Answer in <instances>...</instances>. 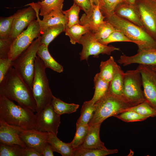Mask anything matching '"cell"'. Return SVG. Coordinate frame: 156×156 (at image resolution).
<instances>
[{
    "label": "cell",
    "instance_id": "cell-42",
    "mask_svg": "<svg viewBox=\"0 0 156 156\" xmlns=\"http://www.w3.org/2000/svg\"><path fill=\"white\" fill-rule=\"evenodd\" d=\"M13 67V61L9 58H0V83Z\"/></svg>",
    "mask_w": 156,
    "mask_h": 156
},
{
    "label": "cell",
    "instance_id": "cell-38",
    "mask_svg": "<svg viewBox=\"0 0 156 156\" xmlns=\"http://www.w3.org/2000/svg\"><path fill=\"white\" fill-rule=\"evenodd\" d=\"M99 41L102 44L105 45H107L110 43L116 42H130L135 43L137 45H138L137 42L131 40L117 29L112 33L107 38Z\"/></svg>",
    "mask_w": 156,
    "mask_h": 156
},
{
    "label": "cell",
    "instance_id": "cell-32",
    "mask_svg": "<svg viewBox=\"0 0 156 156\" xmlns=\"http://www.w3.org/2000/svg\"><path fill=\"white\" fill-rule=\"evenodd\" d=\"M88 124L76 123V132L74 137L70 143L75 149L79 147L83 142L89 129Z\"/></svg>",
    "mask_w": 156,
    "mask_h": 156
},
{
    "label": "cell",
    "instance_id": "cell-28",
    "mask_svg": "<svg viewBox=\"0 0 156 156\" xmlns=\"http://www.w3.org/2000/svg\"><path fill=\"white\" fill-rule=\"evenodd\" d=\"M117 149L86 148L75 149L73 156H105L118 153Z\"/></svg>",
    "mask_w": 156,
    "mask_h": 156
},
{
    "label": "cell",
    "instance_id": "cell-48",
    "mask_svg": "<svg viewBox=\"0 0 156 156\" xmlns=\"http://www.w3.org/2000/svg\"><path fill=\"white\" fill-rule=\"evenodd\" d=\"M150 1L151 2V5L153 9L156 13V3L154 2L151 1Z\"/></svg>",
    "mask_w": 156,
    "mask_h": 156
},
{
    "label": "cell",
    "instance_id": "cell-8",
    "mask_svg": "<svg viewBox=\"0 0 156 156\" xmlns=\"http://www.w3.org/2000/svg\"><path fill=\"white\" fill-rule=\"evenodd\" d=\"M41 34L39 23L34 20L19 34L13 42L8 55V58L12 61L24 51L32 43L35 38Z\"/></svg>",
    "mask_w": 156,
    "mask_h": 156
},
{
    "label": "cell",
    "instance_id": "cell-30",
    "mask_svg": "<svg viewBox=\"0 0 156 156\" xmlns=\"http://www.w3.org/2000/svg\"><path fill=\"white\" fill-rule=\"evenodd\" d=\"M64 0H44L36 3L40 8L39 15L43 16L53 10L62 11Z\"/></svg>",
    "mask_w": 156,
    "mask_h": 156
},
{
    "label": "cell",
    "instance_id": "cell-31",
    "mask_svg": "<svg viewBox=\"0 0 156 156\" xmlns=\"http://www.w3.org/2000/svg\"><path fill=\"white\" fill-rule=\"evenodd\" d=\"M95 110L94 103L91 100L84 102L81 108L80 116L76 123L88 124Z\"/></svg>",
    "mask_w": 156,
    "mask_h": 156
},
{
    "label": "cell",
    "instance_id": "cell-29",
    "mask_svg": "<svg viewBox=\"0 0 156 156\" xmlns=\"http://www.w3.org/2000/svg\"><path fill=\"white\" fill-rule=\"evenodd\" d=\"M89 31V29L86 26L76 24L67 29L64 32L65 35L69 37L70 43L75 44L79 43L82 36Z\"/></svg>",
    "mask_w": 156,
    "mask_h": 156
},
{
    "label": "cell",
    "instance_id": "cell-2",
    "mask_svg": "<svg viewBox=\"0 0 156 156\" xmlns=\"http://www.w3.org/2000/svg\"><path fill=\"white\" fill-rule=\"evenodd\" d=\"M30 109L0 95V120L24 130L36 129V116Z\"/></svg>",
    "mask_w": 156,
    "mask_h": 156
},
{
    "label": "cell",
    "instance_id": "cell-27",
    "mask_svg": "<svg viewBox=\"0 0 156 156\" xmlns=\"http://www.w3.org/2000/svg\"><path fill=\"white\" fill-rule=\"evenodd\" d=\"M51 105L55 111L60 116L63 114L74 113L79 107L78 104L66 103L54 96Z\"/></svg>",
    "mask_w": 156,
    "mask_h": 156
},
{
    "label": "cell",
    "instance_id": "cell-17",
    "mask_svg": "<svg viewBox=\"0 0 156 156\" xmlns=\"http://www.w3.org/2000/svg\"><path fill=\"white\" fill-rule=\"evenodd\" d=\"M20 128L10 125L0 120V143L8 144H17L23 148L26 147L20 139L18 135Z\"/></svg>",
    "mask_w": 156,
    "mask_h": 156
},
{
    "label": "cell",
    "instance_id": "cell-49",
    "mask_svg": "<svg viewBox=\"0 0 156 156\" xmlns=\"http://www.w3.org/2000/svg\"><path fill=\"white\" fill-rule=\"evenodd\" d=\"M152 68L156 72V65L151 66Z\"/></svg>",
    "mask_w": 156,
    "mask_h": 156
},
{
    "label": "cell",
    "instance_id": "cell-34",
    "mask_svg": "<svg viewBox=\"0 0 156 156\" xmlns=\"http://www.w3.org/2000/svg\"><path fill=\"white\" fill-rule=\"evenodd\" d=\"M80 10L79 7L74 3L70 9L62 11L63 14L68 19V23L65 30L74 25L80 24L79 16Z\"/></svg>",
    "mask_w": 156,
    "mask_h": 156
},
{
    "label": "cell",
    "instance_id": "cell-22",
    "mask_svg": "<svg viewBox=\"0 0 156 156\" xmlns=\"http://www.w3.org/2000/svg\"><path fill=\"white\" fill-rule=\"evenodd\" d=\"M37 55L42 60L46 68H50L58 73L63 71L62 66L51 56L49 51L48 47L41 44L37 51Z\"/></svg>",
    "mask_w": 156,
    "mask_h": 156
},
{
    "label": "cell",
    "instance_id": "cell-52",
    "mask_svg": "<svg viewBox=\"0 0 156 156\" xmlns=\"http://www.w3.org/2000/svg\"></svg>",
    "mask_w": 156,
    "mask_h": 156
},
{
    "label": "cell",
    "instance_id": "cell-37",
    "mask_svg": "<svg viewBox=\"0 0 156 156\" xmlns=\"http://www.w3.org/2000/svg\"><path fill=\"white\" fill-rule=\"evenodd\" d=\"M114 117L127 122L143 121L148 118L135 111L130 110L124 111Z\"/></svg>",
    "mask_w": 156,
    "mask_h": 156
},
{
    "label": "cell",
    "instance_id": "cell-1",
    "mask_svg": "<svg viewBox=\"0 0 156 156\" xmlns=\"http://www.w3.org/2000/svg\"><path fill=\"white\" fill-rule=\"evenodd\" d=\"M0 95L36 112V104L32 89L13 67L0 83Z\"/></svg>",
    "mask_w": 156,
    "mask_h": 156
},
{
    "label": "cell",
    "instance_id": "cell-44",
    "mask_svg": "<svg viewBox=\"0 0 156 156\" xmlns=\"http://www.w3.org/2000/svg\"><path fill=\"white\" fill-rule=\"evenodd\" d=\"M22 156H42L35 149L30 147L23 148Z\"/></svg>",
    "mask_w": 156,
    "mask_h": 156
},
{
    "label": "cell",
    "instance_id": "cell-33",
    "mask_svg": "<svg viewBox=\"0 0 156 156\" xmlns=\"http://www.w3.org/2000/svg\"><path fill=\"white\" fill-rule=\"evenodd\" d=\"M128 110L135 111L148 118L150 117H156V110L146 101L136 105L129 108L126 111Z\"/></svg>",
    "mask_w": 156,
    "mask_h": 156
},
{
    "label": "cell",
    "instance_id": "cell-50",
    "mask_svg": "<svg viewBox=\"0 0 156 156\" xmlns=\"http://www.w3.org/2000/svg\"><path fill=\"white\" fill-rule=\"evenodd\" d=\"M151 1L156 3V0H148Z\"/></svg>",
    "mask_w": 156,
    "mask_h": 156
},
{
    "label": "cell",
    "instance_id": "cell-12",
    "mask_svg": "<svg viewBox=\"0 0 156 156\" xmlns=\"http://www.w3.org/2000/svg\"><path fill=\"white\" fill-rule=\"evenodd\" d=\"M138 9L144 29L156 40V13L148 0H137Z\"/></svg>",
    "mask_w": 156,
    "mask_h": 156
},
{
    "label": "cell",
    "instance_id": "cell-41",
    "mask_svg": "<svg viewBox=\"0 0 156 156\" xmlns=\"http://www.w3.org/2000/svg\"><path fill=\"white\" fill-rule=\"evenodd\" d=\"M14 39L10 36L0 38V58L8 57V53Z\"/></svg>",
    "mask_w": 156,
    "mask_h": 156
},
{
    "label": "cell",
    "instance_id": "cell-26",
    "mask_svg": "<svg viewBox=\"0 0 156 156\" xmlns=\"http://www.w3.org/2000/svg\"><path fill=\"white\" fill-rule=\"evenodd\" d=\"M65 27L62 24L49 27L42 34L41 44L48 47L49 44L62 32L64 31Z\"/></svg>",
    "mask_w": 156,
    "mask_h": 156
},
{
    "label": "cell",
    "instance_id": "cell-23",
    "mask_svg": "<svg viewBox=\"0 0 156 156\" xmlns=\"http://www.w3.org/2000/svg\"><path fill=\"white\" fill-rule=\"evenodd\" d=\"M124 74L125 73L117 64L113 77L110 82L109 93L122 98Z\"/></svg>",
    "mask_w": 156,
    "mask_h": 156
},
{
    "label": "cell",
    "instance_id": "cell-16",
    "mask_svg": "<svg viewBox=\"0 0 156 156\" xmlns=\"http://www.w3.org/2000/svg\"><path fill=\"white\" fill-rule=\"evenodd\" d=\"M32 7L37 13V19L39 22L41 34L46 28L51 26L62 24L66 29L68 23V19L63 13V11H52L49 14L43 16L42 20H40L39 16L40 8L36 5H33Z\"/></svg>",
    "mask_w": 156,
    "mask_h": 156
},
{
    "label": "cell",
    "instance_id": "cell-18",
    "mask_svg": "<svg viewBox=\"0 0 156 156\" xmlns=\"http://www.w3.org/2000/svg\"><path fill=\"white\" fill-rule=\"evenodd\" d=\"M114 13L118 16L143 28L135 4L132 5L123 2L117 6Z\"/></svg>",
    "mask_w": 156,
    "mask_h": 156
},
{
    "label": "cell",
    "instance_id": "cell-39",
    "mask_svg": "<svg viewBox=\"0 0 156 156\" xmlns=\"http://www.w3.org/2000/svg\"><path fill=\"white\" fill-rule=\"evenodd\" d=\"M100 10L104 16L114 13L115 9L125 0H98Z\"/></svg>",
    "mask_w": 156,
    "mask_h": 156
},
{
    "label": "cell",
    "instance_id": "cell-40",
    "mask_svg": "<svg viewBox=\"0 0 156 156\" xmlns=\"http://www.w3.org/2000/svg\"><path fill=\"white\" fill-rule=\"evenodd\" d=\"M13 18V14L8 17H0V38L10 36Z\"/></svg>",
    "mask_w": 156,
    "mask_h": 156
},
{
    "label": "cell",
    "instance_id": "cell-3",
    "mask_svg": "<svg viewBox=\"0 0 156 156\" xmlns=\"http://www.w3.org/2000/svg\"><path fill=\"white\" fill-rule=\"evenodd\" d=\"M104 20L129 38L137 42L138 52L156 49V40L143 28L118 16L114 13L105 16Z\"/></svg>",
    "mask_w": 156,
    "mask_h": 156
},
{
    "label": "cell",
    "instance_id": "cell-19",
    "mask_svg": "<svg viewBox=\"0 0 156 156\" xmlns=\"http://www.w3.org/2000/svg\"><path fill=\"white\" fill-rule=\"evenodd\" d=\"M105 16L101 12L99 5H94L92 6V11L90 14L87 15L84 13L82 15L80 24L86 26L90 31L92 32L105 22Z\"/></svg>",
    "mask_w": 156,
    "mask_h": 156
},
{
    "label": "cell",
    "instance_id": "cell-43",
    "mask_svg": "<svg viewBox=\"0 0 156 156\" xmlns=\"http://www.w3.org/2000/svg\"><path fill=\"white\" fill-rule=\"evenodd\" d=\"M74 3L78 5L81 10H83L87 15L90 14L92 10V6L90 0H73Z\"/></svg>",
    "mask_w": 156,
    "mask_h": 156
},
{
    "label": "cell",
    "instance_id": "cell-21",
    "mask_svg": "<svg viewBox=\"0 0 156 156\" xmlns=\"http://www.w3.org/2000/svg\"><path fill=\"white\" fill-rule=\"evenodd\" d=\"M47 142L52 146L54 152L60 153L62 156H73L75 149L70 143H65L59 139L56 135L48 133Z\"/></svg>",
    "mask_w": 156,
    "mask_h": 156
},
{
    "label": "cell",
    "instance_id": "cell-13",
    "mask_svg": "<svg viewBox=\"0 0 156 156\" xmlns=\"http://www.w3.org/2000/svg\"><path fill=\"white\" fill-rule=\"evenodd\" d=\"M18 135L27 147L32 148L41 154L48 143L49 133L36 129L24 130L19 129Z\"/></svg>",
    "mask_w": 156,
    "mask_h": 156
},
{
    "label": "cell",
    "instance_id": "cell-24",
    "mask_svg": "<svg viewBox=\"0 0 156 156\" xmlns=\"http://www.w3.org/2000/svg\"><path fill=\"white\" fill-rule=\"evenodd\" d=\"M94 82L95 92L91 100L94 103L109 92L110 83L103 80L99 73L95 76Z\"/></svg>",
    "mask_w": 156,
    "mask_h": 156
},
{
    "label": "cell",
    "instance_id": "cell-14",
    "mask_svg": "<svg viewBox=\"0 0 156 156\" xmlns=\"http://www.w3.org/2000/svg\"><path fill=\"white\" fill-rule=\"evenodd\" d=\"M10 36L15 39L37 18V13L31 6L18 10L14 14Z\"/></svg>",
    "mask_w": 156,
    "mask_h": 156
},
{
    "label": "cell",
    "instance_id": "cell-46",
    "mask_svg": "<svg viewBox=\"0 0 156 156\" xmlns=\"http://www.w3.org/2000/svg\"><path fill=\"white\" fill-rule=\"evenodd\" d=\"M137 0H125L124 2L125 3L128 4L135 5Z\"/></svg>",
    "mask_w": 156,
    "mask_h": 156
},
{
    "label": "cell",
    "instance_id": "cell-9",
    "mask_svg": "<svg viewBox=\"0 0 156 156\" xmlns=\"http://www.w3.org/2000/svg\"><path fill=\"white\" fill-rule=\"evenodd\" d=\"M79 44L82 46V50L80 53L81 60L87 61L90 55L98 57L100 54L109 55L114 51L120 50L119 48L112 45L102 44L95 38L93 34L91 31L82 36Z\"/></svg>",
    "mask_w": 156,
    "mask_h": 156
},
{
    "label": "cell",
    "instance_id": "cell-15",
    "mask_svg": "<svg viewBox=\"0 0 156 156\" xmlns=\"http://www.w3.org/2000/svg\"><path fill=\"white\" fill-rule=\"evenodd\" d=\"M118 62L124 66L134 63L151 66H155L156 49L142 51L131 56L123 55L120 57Z\"/></svg>",
    "mask_w": 156,
    "mask_h": 156
},
{
    "label": "cell",
    "instance_id": "cell-36",
    "mask_svg": "<svg viewBox=\"0 0 156 156\" xmlns=\"http://www.w3.org/2000/svg\"><path fill=\"white\" fill-rule=\"evenodd\" d=\"M116 30L110 24L105 21L95 30L91 32L93 34L95 38L99 41L107 38Z\"/></svg>",
    "mask_w": 156,
    "mask_h": 156
},
{
    "label": "cell",
    "instance_id": "cell-7",
    "mask_svg": "<svg viewBox=\"0 0 156 156\" xmlns=\"http://www.w3.org/2000/svg\"><path fill=\"white\" fill-rule=\"evenodd\" d=\"M141 75L137 68L125 73L122 98L132 107L146 101L142 89Z\"/></svg>",
    "mask_w": 156,
    "mask_h": 156
},
{
    "label": "cell",
    "instance_id": "cell-25",
    "mask_svg": "<svg viewBox=\"0 0 156 156\" xmlns=\"http://www.w3.org/2000/svg\"><path fill=\"white\" fill-rule=\"evenodd\" d=\"M117 64L112 56L105 61H101L99 73L101 77L105 81L110 83L114 75Z\"/></svg>",
    "mask_w": 156,
    "mask_h": 156
},
{
    "label": "cell",
    "instance_id": "cell-10",
    "mask_svg": "<svg viewBox=\"0 0 156 156\" xmlns=\"http://www.w3.org/2000/svg\"><path fill=\"white\" fill-rule=\"evenodd\" d=\"M35 115L36 129L57 135L60 123V115L55 111L51 104L36 113Z\"/></svg>",
    "mask_w": 156,
    "mask_h": 156
},
{
    "label": "cell",
    "instance_id": "cell-11",
    "mask_svg": "<svg viewBox=\"0 0 156 156\" xmlns=\"http://www.w3.org/2000/svg\"><path fill=\"white\" fill-rule=\"evenodd\" d=\"M146 101L156 110V72L151 66L139 64Z\"/></svg>",
    "mask_w": 156,
    "mask_h": 156
},
{
    "label": "cell",
    "instance_id": "cell-4",
    "mask_svg": "<svg viewBox=\"0 0 156 156\" xmlns=\"http://www.w3.org/2000/svg\"><path fill=\"white\" fill-rule=\"evenodd\" d=\"M46 68L42 60L36 56L32 89L36 104V113L51 104L54 96L49 85L46 73Z\"/></svg>",
    "mask_w": 156,
    "mask_h": 156
},
{
    "label": "cell",
    "instance_id": "cell-20",
    "mask_svg": "<svg viewBox=\"0 0 156 156\" xmlns=\"http://www.w3.org/2000/svg\"><path fill=\"white\" fill-rule=\"evenodd\" d=\"M101 124L89 126L86 137L82 145L79 148H86L107 149L104 143L100 140L99 132Z\"/></svg>",
    "mask_w": 156,
    "mask_h": 156
},
{
    "label": "cell",
    "instance_id": "cell-5",
    "mask_svg": "<svg viewBox=\"0 0 156 156\" xmlns=\"http://www.w3.org/2000/svg\"><path fill=\"white\" fill-rule=\"evenodd\" d=\"M95 110L88 125L101 124L107 118L126 111L132 106L122 98L109 92L94 103Z\"/></svg>",
    "mask_w": 156,
    "mask_h": 156
},
{
    "label": "cell",
    "instance_id": "cell-6",
    "mask_svg": "<svg viewBox=\"0 0 156 156\" xmlns=\"http://www.w3.org/2000/svg\"><path fill=\"white\" fill-rule=\"evenodd\" d=\"M41 38L40 36L36 38L24 51L13 61V67L31 89L35 72V59L41 44Z\"/></svg>",
    "mask_w": 156,
    "mask_h": 156
},
{
    "label": "cell",
    "instance_id": "cell-45",
    "mask_svg": "<svg viewBox=\"0 0 156 156\" xmlns=\"http://www.w3.org/2000/svg\"><path fill=\"white\" fill-rule=\"evenodd\" d=\"M53 152L52 146L48 143L42 151V156H53Z\"/></svg>",
    "mask_w": 156,
    "mask_h": 156
},
{
    "label": "cell",
    "instance_id": "cell-47",
    "mask_svg": "<svg viewBox=\"0 0 156 156\" xmlns=\"http://www.w3.org/2000/svg\"><path fill=\"white\" fill-rule=\"evenodd\" d=\"M92 6L99 5L98 0H90Z\"/></svg>",
    "mask_w": 156,
    "mask_h": 156
},
{
    "label": "cell",
    "instance_id": "cell-35",
    "mask_svg": "<svg viewBox=\"0 0 156 156\" xmlns=\"http://www.w3.org/2000/svg\"><path fill=\"white\" fill-rule=\"evenodd\" d=\"M23 148L17 144L0 143V156H22Z\"/></svg>",
    "mask_w": 156,
    "mask_h": 156
},
{
    "label": "cell",
    "instance_id": "cell-51",
    "mask_svg": "<svg viewBox=\"0 0 156 156\" xmlns=\"http://www.w3.org/2000/svg\"><path fill=\"white\" fill-rule=\"evenodd\" d=\"M39 0V1H43V0Z\"/></svg>",
    "mask_w": 156,
    "mask_h": 156
}]
</instances>
